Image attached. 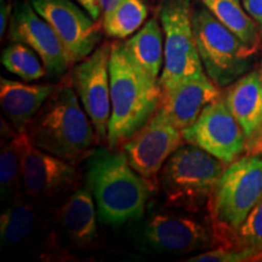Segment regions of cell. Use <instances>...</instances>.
<instances>
[{
    "label": "cell",
    "instance_id": "cell-32",
    "mask_svg": "<svg viewBox=\"0 0 262 262\" xmlns=\"http://www.w3.org/2000/svg\"><path fill=\"white\" fill-rule=\"evenodd\" d=\"M260 73H261V80H262V57H261V63H260Z\"/></svg>",
    "mask_w": 262,
    "mask_h": 262
},
{
    "label": "cell",
    "instance_id": "cell-28",
    "mask_svg": "<svg viewBox=\"0 0 262 262\" xmlns=\"http://www.w3.org/2000/svg\"><path fill=\"white\" fill-rule=\"evenodd\" d=\"M0 37L4 38L5 31L11 19V0H0Z\"/></svg>",
    "mask_w": 262,
    "mask_h": 262
},
{
    "label": "cell",
    "instance_id": "cell-25",
    "mask_svg": "<svg viewBox=\"0 0 262 262\" xmlns=\"http://www.w3.org/2000/svg\"><path fill=\"white\" fill-rule=\"evenodd\" d=\"M229 249L249 253L251 261L262 253V196L235 231L229 242Z\"/></svg>",
    "mask_w": 262,
    "mask_h": 262
},
{
    "label": "cell",
    "instance_id": "cell-19",
    "mask_svg": "<svg viewBox=\"0 0 262 262\" xmlns=\"http://www.w3.org/2000/svg\"><path fill=\"white\" fill-rule=\"evenodd\" d=\"M41 208L24 192L9 201L0 217V239L3 245L12 247L27 241L38 227L40 221L39 209Z\"/></svg>",
    "mask_w": 262,
    "mask_h": 262
},
{
    "label": "cell",
    "instance_id": "cell-6",
    "mask_svg": "<svg viewBox=\"0 0 262 262\" xmlns=\"http://www.w3.org/2000/svg\"><path fill=\"white\" fill-rule=\"evenodd\" d=\"M192 26L205 73L219 88H227L251 70L257 50L244 44L201 3L192 10Z\"/></svg>",
    "mask_w": 262,
    "mask_h": 262
},
{
    "label": "cell",
    "instance_id": "cell-5",
    "mask_svg": "<svg viewBox=\"0 0 262 262\" xmlns=\"http://www.w3.org/2000/svg\"><path fill=\"white\" fill-rule=\"evenodd\" d=\"M227 164L192 143H183L160 170L158 191L168 208L198 214L209 199Z\"/></svg>",
    "mask_w": 262,
    "mask_h": 262
},
{
    "label": "cell",
    "instance_id": "cell-27",
    "mask_svg": "<svg viewBox=\"0 0 262 262\" xmlns=\"http://www.w3.org/2000/svg\"><path fill=\"white\" fill-rule=\"evenodd\" d=\"M244 9L260 29L262 38V0H242Z\"/></svg>",
    "mask_w": 262,
    "mask_h": 262
},
{
    "label": "cell",
    "instance_id": "cell-26",
    "mask_svg": "<svg viewBox=\"0 0 262 262\" xmlns=\"http://www.w3.org/2000/svg\"><path fill=\"white\" fill-rule=\"evenodd\" d=\"M188 262H242L251 261V255L245 251L234 250L225 247H215L212 250L204 251L187 258Z\"/></svg>",
    "mask_w": 262,
    "mask_h": 262
},
{
    "label": "cell",
    "instance_id": "cell-9",
    "mask_svg": "<svg viewBox=\"0 0 262 262\" xmlns=\"http://www.w3.org/2000/svg\"><path fill=\"white\" fill-rule=\"evenodd\" d=\"M141 245L160 254L183 255L214 247V231L209 219L178 209L153 211L139 229Z\"/></svg>",
    "mask_w": 262,
    "mask_h": 262
},
{
    "label": "cell",
    "instance_id": "cell-16",
    "mask_svg": "<svg viewBox=\"0 0 262 262\" xmlns=\"http://www.w3.org/2000/svg\"><path fill=\"white\" fill-rule=\"evenodd\" d=\"M222 97L208 74L186 81L170 90H162L159 110L180 130L198 119L206 106Z\"/></svg>",
    "mask_w": 262,
    "mask_h": 262
},
{
    "label": "cell",
    "instance_id": "cell-22",
    "mask_svg": "<svg viewBox=\"0 0 262 262\" xmlns=\"http://www.w3.org/2000/svg\"><path fill=\"white\" fill-rule=\"evenodd\" d=\"M148 17V6L143 0H123L112 11L102 16L103 32L114 39L129 38L142 27Z\"/></svg>",
    "mask_w": 262,
    "mask_h": 262
},
{
    "label": "cell",
    "instance_id": "cell-2",
    "mask_svg": "<svg viewBox=\"0 0 262 262\" xmlns=\"http://www.w3.org/2000/svg\"><path fill=\"white\" fill-rule=\"evenodd\" d=\"M33 146L74 165L100 143L73 88L63 79L25 131Z\"/></svg>",
    "mask_w": 262,
    "mask_h": 262
},
{
    "label": "cell",
    "instance_id": "cell-30",
    "mask_svg": "<svg viewBox=\"0 0 262 262\" xmlns=\"http://www.w3.org/2000/svg\"><path fill=\"white\" fill-rule=\"evenodd\" d=\"M120 2H123V0H100L101 9H102V16L108 14L110 11H112Z\"/></svg>",
    "mask_w": 262,
    "mask_h": 262
},
{
    "label": "cell",
    "instance_id": "cell-31",
    "mask_svg": "<svg viewBox=\"0 0 262 262\" xmlns=\"http://www.w3.org/2000/svg\"><path fill=\"white\" fill-rule=\"evenodd\" d=\"M253 261H262V253L257 254L256 256H255V257L253 258Z\"/></svg>",
    "mask_w": 262,
    "mask_h": 262
},
{
    "label": "cell",
    "instance_id": "cell-24",
    "mask_svg": "<svg viewBox=\"0 0 262 262\" xmlns=\"http://www.w3.org/2000/svg\"><path fill=\"white\" fill-rule=\"evenodd\" d=\"M17 135L8 142L2 143L0 152V194L3 201L6 202L24 192Z\"/></svg>",
    "mask_w": 262,
    "mask_h": 262
},
{
    "label": "cell",
    "instance_id": "cell-20",
    "mask_svg": "<svg viewBox=\"0 0 262 262\" xmlns=\"http://www.w3.org/2000/svg\"><path fill=\"white\" fill-rule=\"evenodd\" d=\"M124 45L136 63L159 80L164 66V31L158 18L148 19Z\"/></svg>",
    "mask_w": 262,
    "mask_h": 262
},
{
    "label": "cell",
    "instance_id": "cell-21",
    "mask_svg": "<svg viewBox=\"0 0 262 262\" xmlns=\"http://www.w3.org/2000/svg\"><path fill=\"white\" fill-rule=\"evenodd\" d=\"M222 25L233 32L248 47L258 51L260 29L244 9L242 0H198Z\"/></svg>",
    "mask_w": 262,
    "mask_h": 262
},
{
    "label": "cell",
    "instance_id": "cell-14",
    "mask_svg": "<svg viewBox=\"0 0 262 262\" xmlns=\"http://www.w3.org/2000/svg\"><path fill=\"white\" fill-rule=\"evenodd\" d=\"M9 38L11 41L22 42L37 52L51 77H61L70 68V58L60 38L27 0L14 10L10 19Z\"/></svg>",
    "mask_w": 262,
    "mask_h": 262
},
{
    "label": "cell",
    "instance_id": "cell-7",
    "mask_svg": "<svg viewBox=\"0 0 262 262\" xmlns=\"http://www.w3.org/2000/svg\"><path fill=\"white\" fill-rule=\"evenodd\" d=\"M191 0H163L159 10L164 31L162 90H170L205 74L192 26Z\"/></svg>",
    "mask_w": 262,
    "mask_h": 262
},
{
    "label": "cell",
    "instance_id": "cell-17",
    "mask_svg": "<svg viewBox=\"0 0 262 262\" xmlns=\"http://www.w3.org/2000/svg\"><path fill=\"white\" fill-rule=\"evenodd\" d=\"M55 209L57 224L72 247L78 250L95 247L98 241V219L93 193L86 185Z\"/></svg>",
    "mask_w": 262,
    "mask_h": 262
},
{
    "label": "cell",
    "instance_id": "cell-4",
    "mask_svg": "<svg viewBox=\"0 0 262 262\" xmlns=\"http://www.w3.org/2000/svg\"><path fill=\"white\" fill-rule=\"evenodd\" d=\"M262 196V152L245 153L227 168L208 203L214 231V247L229 248V242Z\"/></svg>",
    "mask_w": 262,
    "mask_h": 262
},
{
    "label": "cell",
    "instance_id": "cell-8",
    "mask_svg": "<svg viewBox=\"0 0 262 262\" xmlns=\"http://www.w3.org/2000/svg\"><path fill=\"white\" fill-rule=\"evenodd\" d=\"M24 193L38 205L56 206L81 187L77 165L33 146L27 134L18 133Z\"/></svg>",
    "mask_w": 262,
    "mask_h": 262
},
{
    "label": "cell",
    "instance_id": "cell-1",
    "mask_svg": "<svg viewBox=\"0 0 262 262\" xmlns=\"http://www.w3.org/2000/svg\"><path fill=\"white\" fill-rule=\"evenodd\" d=\"M83 163L85 185L93 193L101 224L117 228L145 216L157 191L130 165L125 153L95 147Z\"/></svg>",
    "mask_w": 262,
    "mask_h": 262
},
{
    "label": "cell",
    "instance_id": "cell-11",
    "mask_svg": "<svg viewBox=\"0 0 262 262\" xmlns=\"http://www.w3.org/2000/svg\"><path fill=\"white\" fill-rule=\"evenodd\" d=\"M185 143L182 133L159 110L123 145L130 165L158 191L160 170Z\"/></svg>",
    "mask_w": 262,
    "mask_h": 262
},
{
    "label": "cell",
    "instance_id": "cell-29",
    "mask_svg": "<svg viewBox=\"0 0 262 262\" xmlns=\"http://www.w3.org/2000/svg\"><path fill=\"white\" fill-rule=\"evenodd\" d=\"M75 2H77L94 19L100 21L101 15H102V9H101L100 0H75Z\"/></svg>",
    "mask_w": 262,
    "mask_h": 262
},
{
    "label": "cell",
    "instance_id": "cell-3",
    "mask_svg": "<svg viewBox=\"0 0 262 262\" xmlns=\"http://www.w3.org/2000/svg\"><path fill=\"white\" fill-rule=\"evenodd\" d=\"M111 112L107 146L122 147L148 122L160 104L159 80L136 63L124 42H112L110 58Z\"/></svg>",
    "mask_w": 262,
    "mask_h": 262
},
{
    "label": "cell",
    "instance_id": "cell-18",
    "mask_svg": "<svg viewBox=\"0 0 262 262\" xmlns=\"http://www.w3.org/2000/svg\"><path fill=\"white\" fill-rule=\"evenodd\" d=\"M60 84H29L0 78V104L4 116L17 133L28 124Z\"/></svg>",
    "mask_w": 262,
    "mask_h": 262
},
{
    "label": "cell",
    "instance_id": "cell-23",
    "mask_svg": "<svg viewBox=\"0 0 262 262\" xmlns=\"http://www.w3.org/2000/svg\"><path fill=\"white\" fill-rule=\"evenodd\" d=\"M2 63L10 73L24 81H35L48 74L41 58L33 49L22 42L12 41L2 52Z\"/></svg>",
    "mask_w": 262,
    "mask_h": 262
},
{
    "label": "cell",
    "instance_id": "cell-15",
    "mask_svg": "<svg viewBox=\"0 0 262 262\" xmlns=\"http://www.w3.org/2000/svg\"><path fill=\"white\" fill-rule=\"evenodd\" d=\"M245 136V153L262 152V80L260 70L249 71L222 95Z\"/></svg>",
    "mask_w": 262,
    "mask_h": 262
},
{
    "label": "cell",
    "instance_id": "cell-13",
    "mask_svg": "<svg viewBox=\"0 0 262 262\" xmlns=\"http://www.w3.org/2000/svg\"><path fill=\"white\" fill-rule=\"evenodd\" d=\"M181 133L185 142L206 150L227 165L247 152L243 129L224 96L206 106L198 119Z\"/></svg>",
    "mask_w": 262,
    "mask_h": 262
},
{
    "label": "cell",
    "instance_id": "cell-10",
    "mask_svg": "<svg viewBox=\"0 0 262 262\" xmlns=\"http://www.w3.org/2000/svg\"><path fill=\"white\" fill-rule=\"evenodd\" d=\"M111 42H103L86 58L78 62L64 78L75 90L84 111L96 130L100 143L107 142L111 103Z\"/></svg>",
    "mask_w": 262,
    "mask_h": 262
},
{
    "label": "cell",
    "instance_id": "cell-12",
    "mask_svg": "<svg viewBox=\"0 0 262 262\" xmlns=\"http://www.w3.org/2000/svg\"><path fill=\"white\" fill-rule=\"evenodd\" d=\"M63 44L71 64L86 58L102 39V21H96L72 0H31Z\"/></svg>",
    "mask_w": 262,
    "mask_h": 262
}]
</instances>
